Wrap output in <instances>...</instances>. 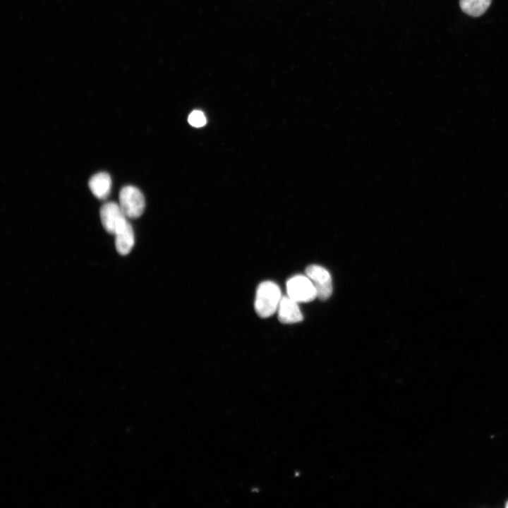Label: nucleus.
<instances>
[{
    "instance_id": "nucleus-9",
    "label": "nucleus",
    "mask_w": 508,
    "mask_h": 508,
    "mask_svg": "<svg viewBox=\"0 0 508 508\" xmlns=\"http://www.w3.org/2000/svg\"><path fill=\"white\" fill-rule=\"evenodd\" d=\"M491 0H460L461 10L466 14L478 17L483 15L488 8Z\"/></svg>"
},
{
    "instance_id": "nucleus-2",
    "label": "nucleus",
    "mask_w": 508,
    "mask_h": 508,
    "mask_svg": "<svg viewBox=\"0 0 508 508\" xmlns=\"http://www.w3.org/2000/svg\"><path fill=\"white\" fill-rule=\"evenodd\" d=\"M120 207L128 218H138L143 214L145 201L142 192L133 186H123L119 193Z\"/></svg>"
},
{
    "instance_id": "nucleus-7",
    "label": "nucleus",
    "mask_w": 508,
    "mask_h": 508,
    "mask_svg": "<svg viewBox=\"0 0 508 508\" xmlns=\"http://www.w3.org/2000/svg\"><path fill=\"white\" fill-rule=\"evenodd\" d=\"M88 185L91 192L96 198L104 200L110 193L111 179L109 174L99 172L90 178Z\"/></svg>"
},
{
    "instance_id": "nucleus-6",
    "label": "nucleus",
    "mask_w": 508,
    "mask_h": 508,
    "mask_svg": "<svg viewBox=\"0 0 508 508\" xmlns=\"http://www.w3.org/2000/svg\"><path fill=\"white\" fill-rule=\"evenodd\" d=\"M298 302L287 296H282L277 308L279 320L285 324L301 322L303 315Z\"/></svg>"
},
{
    "instance_id": "nucleus-1",
    "label": "nucleus",
    "mask_w": 508,
    "mask_h": 508,
    "mask_svg": "<svg viewBox=\"0 0 508 508\" xmlns=\"http://www.w3.org/2000/svg\"><path fill=\"white\" fill-rule=\"evenodd\" d=\"M282 296L279 287L271 281L262 282L258 287L255 300V309L261 318L272 316L276 311Z\"/></svg>"
},
{
    "instance_id": "nucleus-11",
    "label": "nucleus",
    "mask_w": 508,
    "mask_h": 508,
    "mask_svg": "<svg viewBox=\"0 0 508 508\" xmlns=\"http://www.w3.org/2000/svg\"><path fill=\"white\" fill-rule=\"evenodd\" d=\"M506 507L508 508V501H507V502L506 503Z\"/></svg>"
},
{
    "instance_id": "nucleus-5",
    "label": "nucleus",
    "mask_w": 508,
    "mask_h": 508,
    "mask_svg": "<svg viewBox=\"0 0 508 508\" xmlns=\"http://www.w3.org/2000/svg\"><path fill=\"white\" fill-rule=\"evenodd\" d=\"M306 273L315 287L317 297L320 300L327 299L332 293V282L329 272L321 266L312 265L306 268Z\"/></svg>"
},
{
    "instance_id": "nucleus-10",
    "label": "nucleus",
    "mask_w": 508,
    "mask_h": 508,
    "mask_svg": "<svg viewBox=\"0 0 508 508\" xmlns=\"http://www.w3.org/2000/svg\"><path fill=\"white\" fill-rule=\"evenodd\" d=\"M188 121L192 126L196 128L204 126L207 122L204 113L199 110L193 111L188 116Z\"/></svg>"
},
{
    "instance_id": "nucleus-8",
    "label": "nucleus",
    "mask_w": 508,
    "mask_h": 508,
    "mask_svg": "<svg viewBox=\"0 0 508 508\" xmlns=\"http://www.w3.org/2000/svg\"><path fill=\"white\" fill-rule=\"evenodd\" d=\"M115 236V246L116 250L121 255H127L132 250L135 243V236L133 227L129 222L122 226Z\"/></svg>"
},
{
    "instance_id": "nucleus-4",
    "label": "nucleus",
    "mask_w": 508,
    "mask_h": 508,
    "mask_svg": "<svg viewBox=\"0 0 508 508\" xmlns=\"http://www.w3.org/2000/svg\"><path fill=\"white\" fill-rule=\"evenodd\" d=\"M100 219L104 229L114 235L128 222L119 205L114 202H108L102 206Z\"/></svg>"
},
{
    "instance_id": "nucleus-3",
    "label": "nucleus",
    "mask_w": 508,
    "mask_h": 508,
    "mask_svg": "<svg viewBox=\"0 0 508 508\" xmlns=\"http://www.w3.org/2000/svg\"><path fill=\"white\" fill-rule=\"evenodd\" d=\"M287 296L298 303L310 302L317 297L315 287L306 275H296L286 282Z\"/></svg>"
}]
</instances>
